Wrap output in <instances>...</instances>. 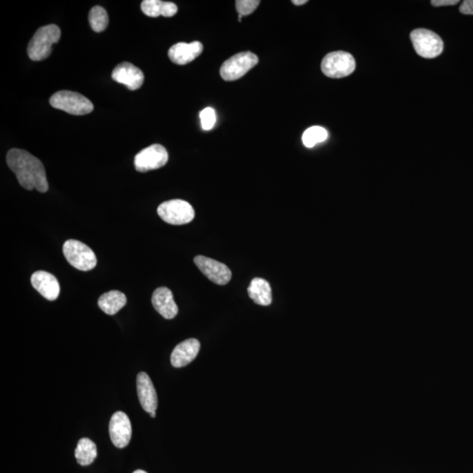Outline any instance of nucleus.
Returning a JSON list of instances; mask_svg holds the SVG:
<instances>
[{
	"label": "nucleus",
	"instance_id": "nucleus-21",
	"mask_svg": "<svg viewBox=\"0 0 473 473\" xmlns=\"http://www.w3.org/2000/svg\"><path fill=\"white\" fill-rule=\"evenodd\" d=\"M97 446L91 440L81 438L77 443L75 456H76L78 464L81 465H89L97 458Z\"/></svg>",
	"mask_w": 473,
	"mask_h": 473
},
{
	"label": "nucleus",
	"instance_id": "nucleus-28",
	"mask_svg": "<svg viewBox=\"0 0 473 473\" xmlns=\"http://www.w3.org/2000/svg\"><path fill=\"white\" fill-rule=\"evenodd\" d=\"M292 3L296 6H302L306 4L308 1L307 0H293Z\"/></svg>",
	"mask_w": 473,
	"mask_h": 473
},
{
	"label": "nucleus",
	"instance_id": "nucleus-12",
	"mask_svg": "<svg viewBox=\"0 0 473 473\" xmlns=\"http://www.w3.org/2000/svg\"><path fill=\"white\" fill-rule=\"evenodd\" d=\"M112 78L117 83L122 84L130 90L139 89L144 84L145 76L138 67L130 63H122L114 68Z\"/></svg>",
	"mask_w": 473,
	"mask_h": 473
},
{
	"label": "nucleus",
	"instance_id": "nucleus-25",
	"mask_svg": "<svg viewBox=\"0 0 473 473\" xmlns=\"http://www.w3.org/2000/svg\"><path fill=\"white\" fill-rule=\"evenodd\" d=\"M259 0H238L236 9L240 16H247L253 14L259 6Z\"/></svg>",
	"mask_w": 473,
	"mask_h": 473
},
{
	"label": "nucleus",
	"instance_id": "nucleus-14",
	"mask_svg": "<svg viewBox=\"0 0 473 473\" xmlns=\"http://www.w3.org/2000/svg\"><path fill=\"white\" fill-rule=\"evenodd\" d=\"M31 283L44 298L55 301L60 295V284L55 276L46 271H37L31 276Z\"/></svg>",
	"mask_w": 473,
	"mask_h": 473
},
{
	"label": "nucleus",
	"instance_id": "nucleus-15",
	"mask_svg": "<svg viewBox=\"0 0 473 473\" xmlns=\"http://www.w3.org/2000/svg\"><path fill=\"white\" fill-rule=\"evenodd\" d=\"M204 46L200 41L191 44L179 42L173 45L168 50V57L172 63L178 65H185L193 61L195 58L203 53Z\"/></svg>",
	"mask_w": 473,
	"mask_h": 473
},
{
	"label": "nucleus",
	"instance_id": "nucleus-4",
	"mask_svg": "<svg viewBox=\"0 0 473 473\" xmlns=\"http://www.w3.org/2000/svg\"><path fill=\"white\" fill-rule=\"evenodd\" d=\"M65 259L80 271H90L97 266V257L87 244L76 240H67L63 247Z\"/></svg>",
	"mask_w": 473,
	"mask_h": 473
},
{
	"label": "nucleus",
	"instance_id": "nucleus-9",
	"mask_svg": "<svg viewBox=\"0 0 473 473\" xmlns=\"http://www.w3.org/2000/svg\"><path fill=\"white\" fill-rule=\"evenodd\" d=\"M168 161V153L164 146L155 144L142 150L135 158L137 171L146 173L164 167Z\"/></svg>",
	"mask_w": 473,
	"mask_h": 473
},
{
	"label": "nucleus",
	"instance_id": "nucleus-1",
	"mask_svg": "<svg viewBox=\"0 0 473 473\" xmlns=\"http://www.w3.org/2000/svg\"><path fill=\"white\" fill-rule=\"evenodd\" d=\"M6 162L23 188L37 189L41 193L48 191L44 165L35 156L25 150L14 148L8 153Z\"/></svg>",
	"mask_w": 473,
	"mask_h": 473
},
{
	"label": "nucleus",
	"instance_id": "nucleus-2",
	"mask_svg": "<svg viewBox=\"0 0 473 473\" xmlns=\"http://www.w3.org/2000/svg\"><path fill=\"white\" fill-rule=\"evenodd\" d=\"M61 29L51 24L39 28L29 42L28 55L32 61H42L50 57L52 47L60 41Z\"/></svg>",
	"mask_w": 473,
	"mask_h": 473
},
{
	"label": "nucleus",
	"instance_id": "nucleus-3",
	"mask_svg": "<svg viewBox=\"0 0 473 473\" xmlns=\"http://www.w3.org/2000/svg\"><path fill=\"white\" fill-rule=\"evenodd\" d=\"M54 108L64 110L71 115H86L94 109L93 104L87 97L70 90H61L50 97Z\"/></svg>",
	"mask_w": 473,
	"mask_h": 473
},
{
	"label": "nucleus",
	"instance_id": "nucleus-11",
	"mask_svg": "<svg viewBox=\"0 0 473 473\" xmlns=\"http://www.w3.org/2000/svg\"><path fill=\"white\" fill-rule=\"evenodd\" d=\"M110 439L117 448H125L132 438V425L129 417L122 411L113 414L109 424Z\"/></svg>",
	"mask_w": 473,
	"mask_h": 473
},
{
	"label": "nucleus",
	"instance_id": "nucleus-17",
	"mask_svg": "<svg viewBox=\"0 0 473 473\" xmlns=\"http://www.w3.org/2000/svg\"><path fill=\"white\" fill-rule=\"evenodd\" d=\"M201 345L197 339L189 338L180 342L171 354V364L175 367H184L197 356Z\"/></svg>",
	"mask_w": 473,
	"mask_h": 473
},
{
	"label": "nucleus",
	"instance_id": "nucleus-8",
	"mask_svg": "<svg viewBox=\"0 0 473 473\" xmlns=\"http://www.w3.org/2000/svg\"><path fill=\"white\" fill-rule=\"evenodd\" d=\"M410 39L420 57L432 59L442 54L443 42L436 32L427 29H416L411 32Z\"/></svg>",
	"mask_w": 473,
	"mask_h": 473
},
{
	"label": "nucleus",
	"instance_id": "nucleus-7",
	"mask_svg": "<svg viewBox=\"0 0 473 473\" xmlns=\"http://www.w3.org/2000/svg\"><path fill=\"white\" fill-rule=\"evenodd\" d=\"M259 64V58L252 52H241L228 59L220 68V76L224 81H236Z\"/></svg>",
	"mask_w": 473,
	"mask_h": 473
},
{
	"label": "nucleus",
	"instance_id": "nucleus-6",
	"mask_svg": "<svg viewBox=\"0 0 473 473\" xmlns=\"http://www.w3.org/2000/svg\"><path fill=\"white\" fill-rule=\"evenodd\" d=\"M157 212L163 221L174 226L191 223L195 218L194 208L181 199L164 202L159 205Z\"/></svg>",
	"mask_w": 473,
	"mask_h": 473
},
{
	"label": "nucleus",
	"instance_id": "nucleus-30",
	"mask_svg": "<svg viewBox=\"0 0 473 473\" xmlns=\"http://www.w3.org/2000/svg\"><path fill=\"white\" fill-rule=\"evenodd\" d=\"M150 416L153 417V418H155V417L156 416L155 411V412L150 413Z\"/></svg>",
	"mask_w": 473,
	"mask_h": 473
},
{
	"label": "nucleus",
	"instance_id": "nucleus-20",
	"mask_svg": "<svg viewBox=\"0 0 473 473\" xmlns=\"http://www.w3.org/2000/svg\"><path fill=\"white\" fill-rule=\"evenodd\" d=\"M126 301L125 293L117 291V290H112V291L104 293V295L101 296L97 305L106 314L113 316L115 315L126 305Z\"/></svg>",
	"mask_w": 473,
	"mask_h": 473
},
{
	"label": "nucleus",
	"instance_id": "nucleus-10",
	"mask_svg": "<svg viewBox=\"0 0 473 473\" xmlns=\"http://www.w3.org/2000/svg\"><path fill=\"white\" fill-rule=\"evenodd\" d=\"M194 262L209 280L218 285H226L231 279V270L224 263L202 255L195 257Z\"/></svg>",
	"mask_w": 473,
	"mask_h": 473
},
{
	"label": "nucleus",
	"instance_id": "nucleus-29",
	"mask_svg": "<svg viewBox=\"0 0 473 473\" xmlns=\"http://www.w3.org/2000/svg\"><path fill=\"white\" fill-rule=\"evenodd\" d=\"M133 473H148V472H146L145 471H142V470H137V471H135Z\"/></svg>",
	"mask_w": 473,
	"mask_h": 473
},
{
	"label": "nucleus",
	"instance_id": "nucleus-26",
	"mask_svg": "<svg viewBox=\"0 0 473 473\" xmlns=\"http://www.w3.org/2000/svg\"><path fill=\"white\" fill-rule=\"evenodd\" d=\"M459 11L463 15H473V0H465L460 6Z\"/></svg>",
	"mask_w": 473,
	"mask_h": 473
},
{
	"label": "nucleus",
	"instance_id": "nucleus-22",
	"mask_svg": "<svg viewBox=\"0 0 473 473\" xmlns=\"http://www.w3.org/2000/svg\"><path fill=\"white\" fill-rule=\"evenodd\" d=\"M89 21L93 31L101 32L106 30L109 24V17L106 9L99 6H94L90 11Z\"/></svg>",
	"mask_w": 473,
	"mask_h": 473
},
{
	"label": "nucleus",
	"instance_id": "nucleus-27",
	"mask_svg": "<svg viewBox=\"0 0 473 473\" xmlns=\"http://www.w3.org/2000/svg\"><path fill=\"white\" fill-rule=\"evenodd\" d=\"M458 0H432L433 6H448L458 4Z\"/></svg>",
	"mask_w": 473,
	"mask_h": 473
},
{
	"label": "nucleus",
	"instance_id": "nucleus-5",
	"mask_svg": "<svg viewBox=\"0 0 473 473\" xmlns=\"http://www.w3.org/2000/svg\"><path fill=\"white\" fill-rule=\"evenodd\" d=\"M356 68V61L350 53L331 52L322 59L321 70L326 77L342 78L350 76Z\"/></svg>",
	"mask_w": 473,
	"mask_h": 473
},
{
	"label": "nucleus",
	"instance_id": "nucleus-16",
	"mask_svg": "<svg viewBox=\"0 0 473 473\" xmlns=\"http://www.w3.org/2000/svg\"><path fill=\"white\" fill-rule=\"evenodd\" d=\"M152 303L155 311L166 319L175 318L178 314V307L174 301L171 290L161 287L155 290L152 296Z\"/></svg>",
	"mask_w": 473,
	"mask_h": 473
},
{
	"label": "nucleus",
	"instance_id": "nucleus-13",
	"mask_svg": "<svg viewBox=\"0 0 473 473\" xmlns=\"http://www.w3.org/2000/svg\"><path fill=\"white\" fill-rule=\"evenodd\" d=\"M137 392L143 409L149 414L157 409V394L151 378L144 371H142L137 376Z\"/></svg>",
	"mask_w": 473,
	"mask_h": 473
},
{
	"label": "nucleus",
	"instance_id": "nucleus-18",
	"mask_svg": "<svg viewBox=\"0 0 473 473\" xmlns=\"http://www.w3.org/2000/svg\"><path fill=\"white\" fill-rule=\"evenodd\" d=\"M142 11L148 17L156 18L173 17L178 11L177 6L172 2H164L161 0H144L142 3Z\"/></svg>",
	"mask_w": 473,
	"mask_h": 473
},
{
	"label": "nucleus",
	"instance_id": "nucleus-23",
	"mask_svg": "<svg viewBox=\"0 0 473 473\" xmlns=\"http://www.w3.org/2000/svg\"><path fill=\"white\" fill-rule=\"evenodd\" d=\"M328 138L327 130L321 126H312L307 129L302 135V142L306 148H311L318 143L325 142Z\"/></svg>",
	"mask_w": 473,
	"mask_h": 473
},
{
	"label": "nucleus",
	"instance_id": "nucleus-24",
	"mask_svg": "<svg viewBox=\"0 0 473 473\" xmlns=\"http://www.w3.org/2000/svg\"><path fill=\"white\" fill-rule=\"evenodd\" d=\"M200 119L202 128L204 131H210V130L213 128L217 122L216 112H215L214 109L211 108V107H207V108L204 109L200 113Z\"/></svg>",
	"mask_w": 473,
	"mask_h": 473
},
{
	"label": "nucleus",
	"instance_id": "nucleus-19",
	"mask_svg": "<svg viewBox=\"0 0 473 473\" xmlns=\"http://www.w3.org/2000/svg\"><path fill=\"white\" fill-rule=\"evenodd\" d=\"M248 296L257 305L269 306L272 303V289L267 280L254 278L247 289Z\"/></svg>",
	"mask_w": 473,
	"mask_h": 473
}]
</instances>
